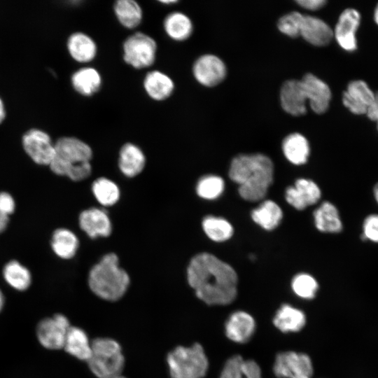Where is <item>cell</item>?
Masks as SVG:
<instances>
[{
	"mask_svg": "<svg viewBox=\"0 0 378 378\" xmlns=\"http://www.w3.org/2000/svg\"><path fill=\"white\" fill-rule=\"evenodd\" d=\"M187 279L197 297L208 305H226L236 298L238 279L235 271L212 254L194 256L187 268Z\"/></svg>",
	"mask_w": 378,
	"mask_h": 378,
	"instance_id": "obj_1",
	"label": "cell"
},
{
	"mask_svg": "<svg viewBox=\"0 0 378 378\" xmlns=\"http://www.w3.org/2000/svg\"><path fill=\"white\" fill-rule=\"evenodd\" d=\"M274 166L267 156L240 154L231 162L229 176L239 185V193L245 200H261L273 181Z\"/></svg>",
	"mask_w": 378,
	"mask_h": 378,
	"instance_id": "obj_2",
	"label": "cell"
},
{
	"mask_svg": "<svg viewBox=\"0 0 378 378\" xmlns=\"http://www.w3.org/2000/svg\"><path fill=\"white\" fill-rule=\"evenodd\" d=\"M55 149L54 158L49 165L53 173L75 181L90 175L92 150L88 144L74 136H62L55 143Z\"/></svg>",
	"mask_w": 378,
	"mask_h": 378,
	"instance_id": "obj_3",
	"label": "cell"
},
{
	"mask_svg": "<svg viewBox=\"0 0 378 378\" xmlns=\"http://www.w3.org/2000/svg\"><path fill=\"white\" fill-rule=\"evenodd\" d=\"M128 274L118 265V258L110 253L102 258L90 271L88 285L98 298L109 302L121 299L130 285Z\"/></svg>",
	"mask_w": 378,
	"mask_h": 378,
	"instance_id": "obj_4",
	"label": "cell"
},
{
	"mask_svg": "<svg viewBox=\"0 0 378 378\" xmlns=\"http://www.w3.org/2000/svg\"><path fill=\"white\" fill-rule=\"evenodd\" d=\"M97 378H113L122 374L125 357L118 342L111 337L92 340L91 355L86 362Z\"/></svg>",
	"mask_w": 378,
	"mask_h": 378,
	"instance_id": "obj_5",
	"label": "cell"
},
{
	"mask_svg": "<svg viewBox=\"0 0 378 378\" xmlns=\"http://www.w3.org/2000/svg\"><path fill=\"white\" fill-rule=\"evenodd\" d=\"M166 360L171 378H203L209 368L207 356L199 343L177 346L167 354Z\"/></svg>",
	"mask_w": 378,
	"mask_h": 378,
	"instance_id": "obj_6",
	"label": "cell"
},
{
	"mask_svg": "<svg viewBox=\"0 0 378 378\" xmlns=\"http://www.w3.org/2000/svg\"><path fill=\"white\" fill-rule=\"evenodd\" d=\"M126 64L136 69L151 66L155 62L158 46L150 36L139 31L128 36L122 45Z\"/></svg>",
	"mask_w": 378,
	"mask_h": 378,
	"instance_id": "obj_7",
	"label": "cell"
},
{
	"mask_svg": "<svg viewBox=\"0 0 378 378\" xmlns=\"http://www.w3.org/2000/svg\"><path fill=\"white\" fill-rule=\"evenodd\" d=\"M68 318L62 314L41 319L36 327V336L39 344L49 350L63 349L66 337L71 328Z\"/></svg>",
	"mask_w": 378,
	"mask_h": 378,
	"instance_id": "obj_8",
	"label": "cell"
},
{
	"mask_svg": "<svg viewBox=\"0 0 378 378\" xmlns=\"http://www.w3.org/2000/svg\"><path fill=\"white\" fill-rule=\"evenodd\" d=\"M22 147L27 155L36 164L50 165L55 153V143L45 131L31 128L22 137Z\"/></svg>",
	"mask_w": 378,
	"mask_h": 378,
	"instance_id": "obj_9",
	"label": "cell"
},
{
	"mask_svg": "<svg viewBox=\"0 0 378 378\" xmlns=\"http://www.w3.org/2000/svg\"><path fill=\"white\" fill-rule=\"evenodd\" d=\"M273 370L278 378H312L314 369L308 355L285 351L276 355Z\"/></svg>",
	"mask_w": 378,
	"mask_h": 378,
	"instance_id": "obj_10",
	"label": "cell"
},
{
	"mask_svg": "<svg viewBox=\"0 0 378 378\" xmlns=\"http://www.w3.org/2000/svg\"><path fill=\"white\" fill-rule=\"evenodd\" d=\"M360 13L354 8H346L340 14L333 30V37L345 51L357 50L356 32L360 24Z\"/></svg>",
	"mask_w": 378,
	"mask_h": 378,
	"instance_id": "obj_11",
	"label": "cell"
},
{
	"mask_svg": "<svg viewBox=\"0 0 378 378\" xmlns=\"http://www.w3.org/2000/svg\"><path fill=\"white\" fill-rule=\"evenodd\" d=\"M226 73V66L223 60L211 54L201 55L192 66L194 78L205 87L217 85L224 80Z\"/></svg>",
	"mask_w": 378,
	"mask_h": 378,
	"instance_id": "obj_12",
	"label": "cell"
},
{
	"mask_svg": "<svg viewBox=\"0 0 378 378\" xmlns=\"http://www.w3.org/2000/svg\"><path fill=\"white\" fill-rule=\"evenodd\" d=\"M375 93L363 80L351 81L342 95V102L349 111L355 115L367 114L373 104Z\"/></svg>",
	"mask_w": 378,
	"mask_h": 378,
	"instance_id": "obj_13",
	"label": "cell"
},
{
	"mask_svg": "<svg viewBox=\"0 0 378 378\" xmlns=\"http://www.w3.org/2000/svg\"><path fill=\"white\" fill-rule=\"evenodd\" d=\"M300 80L312 110L317 114L325 113L332 97L327 83L312 74H307Z\"/></svg>",
	"mask_w": 378,
	"mask_h": 378,
	"instance_id": "obj_14",
	"label": "cell"
},
{
	"mask_svg": "<svg viewBox=\"0 0 378 378\" xmlns=\"http://www.w3.org/2000/svg\"><path fill=\"white\" fill-rule=\"evenodd\" d=\"M280 100L283 109L288 113L299 116L307 112V96L300 80H286L281 86Z\"/></svg>",
	"mask_w": 378,
	"mask_h": 378,
	"instance_id": "obj_15",
	"label": "cell"
},
{
	"mask_svg": "<svg viewBox=\"0 0 378 378\" xmlns=\"http://www.w3.org/2000/svg\"><path fill=\"white\" fill-rule=\"evenodd\" d=\"M321 197V190L312 181L300 178L294 186H290L286 191L287 202L298 210H302L307 206L318 202Z\"/></svg>",
	"mask_w": 378,
	"mask_h": 378,
	"instance_id": "obj_16",
	"label": "cell"
},
{
	"mask_svg": "<svg viewBox=\"0 0 378 378\" xmlns=\"http://www.w3.org/2000/svg\"><path fill=\"white\" fill-rule=\"evenodd\" d=\"M255 322L253 316L243 311H237L230 315L225 324L227 337L237 343H246L253 336Z\"/></svg>",
	"mask_w": 378,
	"mask_h": 378,
	"instance_id": "obj_17",
	"label": "cell"
},
{
	"mask_svg": "<svg viewBox=\"0 0 378 378\" xmlns=\"http://www.w3.org/2000/svg\"><path fill=\"white\" fill-rule=\"evenodd\" d=\"M300 36L312 45L324 46L333 38V30L323 20L304 15Z\"/></svg>",
	"mask_w": 378,
	"mask_h": 378,
	"instance_id": "obj_18",
	"label": "cell"
},
{
	"mask_svg": "<svg viewBox=\"0 0 378 378\" xmlns=\"http://www.w3.org/2000/svg\"><path fill=\"white\" fill-rule=\"evenodd\" d=\"M80 228L91 238L108 237L111 232V223L105 211L91 208L79 216Z\"/></svg>",
	"mask_w": 378,
	"mask_h": 378,
	"instance_id": "obj_19",
	"label": "cell"
},
{
	"mask_svg": "<svg viewBox=\"0 0 378 378\" xmlns=\"http://www.w3.org/2000/svg\"><path fill=\"white\" fill-rule=\"evenodd\" d=\"M66 48L71 57L79 63H88L94 59L97 46L94 39L85 33H72L67 39Z\"/></svg>",
	"mask_w": 378,
	"mask_h": 378,
	"instance_id": "obj_20",
	"label": "cell"
},
{
	"mask_svg": "<svg viewBox=\"0 0 378 378\" xmlns=\"http://www.w3.org/2000/svg\"><path fill=\"white\" fill-rule=\"evenodd\" d=\"M143 86L147 95L158 102L167 99L175 88L172 78L158 70L148 72L144 78Z\"/></svg>",
	"mask_w": 378,
	"mask_h": 378,
	"instance_id": "obj_21",
	"label": "cell"
},
{
	"mask_svg": "<svg viewBox=\"0 0 378 378\" xmlns=\"http://www.w3.org/2000/svg\"><path fill=\"white\" fill-rule=\"evenodd\" d=\"M71 84L78 94L91 97L100 90L102 78L96 69L90 66L82 67L72 74Z\"/></svg>",
	"mask_w": 378,
	"mask_h": 378,
	"instance_id": "obj_22",
	"label": "cell"
},
{
	"mask_svg": "<svg viewBox=\"0 0 378 378\" xmlns=\"http://www.w3.org/2000/svg\"><path fill=\"white\" fill-rule=\"evenodd\" d=\"M63 349L71 356L87 362L91 355L92 340H90L83 329L71 326L66 337Z\"/></svg>",
	"mask_w": 378,
	"mask_h": 378,
	"instance_id": "obj_23",
	"label": "cell"
},
{
	"mask_svg": "<svg viewBox=\"0 0 378 378\" xmlns=\"http://www.w3.org/2000/svg\"><path fill=\"white\" fill-rule=\"evenodd\" d=\"M146 158L141 149L132 143H126L119 153L118 166L127 177H134L144 169Z\"/></svg>",
	"mask_w": 378,
	"mask_h": 378,
	"instance_id": "obj_24",
	"label": "cell"
},
{
	"mask_svg": "<svg viewBox=\"0 0 378 378\" xmlns=\"http://www.w3.org/2000/svg\"><path fill=\"white\" fill-rule=\"evenodd\" d=\"M220 378H262L261 370L254 360L236 355L226 361Z\"/></svg>",
	"mask_w": 378,
	"mask_h": 378,
	"instance_id": "obj_25",
	"label": "cell"
},
{
	"mask_svg": "<svg viewBox=\"0 0 378 378\" xmlns=\"http://www.w3.org/2000/svg\"><path fill=\"white\" fill-rule=\"evenodd\" d=\"M273 323L283 332H295L305 326L306 316L302 310L284 304L276 312Z\"/></svg>",
	"mask_w": 378,
	"mask_h": 378,
	"instance_id": "obj_26",
	"label": "cell"
},
{
	"mask_svg": "<svg viewBox=\"0 0 378 378\" xmlns=\"http://www.w3.org/2000/svg\"><path fill=\"white\" fill-rule=\"evenodd\" d=\"M163 27L169 38L179 42L189 38L193 31L190 18L180 11L168 14L164 19Z\"/></svg>",
	"mask_w": 378,
	"mask_h": 378,
	"instance_id": "obj_27",
	"label": "cell"
},
{
	"mask_svg": "<svg viewBox=\"0 0 378 378\" xmlns=\"http://www.w3.org/2000/svg\"><path fill=\"white\" fill-rule=\"evenodd\" d=\"M282 149L288 160L297 165L305 163L309 155L308 141L299 133L288 135L283 141Z\"/></svg>",
	"mask_w": 378,
	"mask_h": 378,
	"instance_id": "obj_28",
	"label": "cell"
},
{
	"mask_svg": "<svg viewBox=\"0 0 378 378\" xmlns=\"http://www.w3.org/2000/svg\"><path fill=\"white\" fill-rule=\"evenodd\" d=\"M115 15L119 23L127 29H134L141 22L143 10L134 0H118L113 5Z\"/></svg>",
	"mask_w": 378,
	"mask_h": 378,
	"instance_id": "obj_29",
	"label": "cell"
},
{
	"mask_svg": "<svg viewBox=\"0 0 378 378\" xmlns=\"http://www.w3.org/2000/svg\"><path fill=\"white\" fill-rule=\"evenodd\" d=\"M316 228L323 232L337 233L342 229L337 208L330 202H323L314 212Z\"/></svg>",
	"mask_w": 378,
	"mask_h": 378,
	"instance_id": "obj_30",
	"label": "cell"
},
{
	"mask_svg": "<svg viewBox=\"0 0 378 378\" xmlns=\"http://www.w3.org/2000/svg\"><path fill=\"white\" fill-rule=\"evenodd\" d=\"M79 241L76 234L71 230L59 228L55 230L51 238V247L59 258L69 259L74 256Z\"/></svg>",
	"mask_w": 378,
	"mask_h": 378,
	"instance_id": "obj_31",
	"label": "cell"
},
{
	"mask_svg": "<svg viewBox=\"0 0 378 378\" xmlns=\"http://www.w3.org/2000/svg\"><path fill=\"white\" fill-rule=\"evenodd\" d=\"M251 217L262 228L272 230L279 225L282 218V211L274 202L266 200L253 210Z\"/></svg>",
	"mask_w": 378,
	"mask_h": 378,
	"instance_id": "obj_32",
	"label": "cell"
},
{
	"mask_svg": "<svg viewBox=\"0 0 378 378\" xmlns=\"http://www.w3.org/2000/svg\"><path fill=\"white\" fill-rule=\"evenodd\" d=\"M3 276L11 288L19 291L26 290L31 283L29 270L17 260H11L4 266Z\"/></svg>",
	"mask_w": 378,
	"mask_h": 378,
	"instance_id": "obj_33",
	"label": "cell"
},
{
	"mask_svg": "<svg viewBox=\"0 0 378 378\" xmlns=\"http://www.w3.org/2000/svg\"><path fill=\"white\" fill-rule=\"evenodd\" d=\"M202 227L206 234L215 241L227 240L233 233V228L228 221L214 216L204 218L202 221Z\"/></svg>",
	"mask_w": 378,
	"mask_h": 378,
	"instance_id": "obj_34",
	"label": "cell"
},
{
	"mask_svg": "<svg viewBox=\"0 0 378 378\" xmlns=\"http://www.w3.org/2000/svg\"><path fill=\"white\" fill-rule=\"evenodd\" d=\"M92 190L97 200L104 206H111L119 200L118 187L108 178L97 179L92 183Z\"/></svg>",
	"mask_w": 378,
	"mask_h": 378,
	"instance_id": "obj_35",
	"label": "cell"
},
{
	"mask_svg": "<svg viewBox=\"0 0 378 378\" xmlns=\"http://www.w3.org/2000/svg\"><path fill=\"white\" fill-rule=\"evenodd\" d=\"M224 189L223 180L217 176H206L202 178L197 186V195L206 200L217 198Z\"/></svg>",
	"mask_w": 378,
	"mask_h": 378,
	"instance_id": "obj_36",
	"label": "cell"
},
{
	"mask_svg": "<svg viewBox=\"0 0 378 378\" xmlns=\"http://www.w3.org/2000/svg\"><path fill=\"white\" fill-rule=\"evenodd\" d=\"M293 292L300 298L312 299L315 297L318 285L315 279L307 274H297L292 280Z\"/></svg>",
	"mask_w": 378,
	"mask_h": 378,
	"instance_id": "obj_37",
	"label": "cell"
},
{
	"mask_svg": "<svg viewBox=\"0 0 378 378\" xmlns=\"http://www.w3.org/2000/svg\"><path fill=\"white\" fill-rule=\"evenodd\" d=\"M303 18L304 15L299 12H290L279 20L277 27L281 33L290 37H297L300 36Z\"/></svg>",
	"mask_w": 378,
	"mask_h": 378,
	"instance_id": "obj_38",
	"label": "cell"
},
{
	"mask_svg": "<svg viewBox=\"0 0 378 378\" xmlns=\"http://www.w3.org/2000/svg\"><path fill=\"white\" fill-rule=\"evenodd\" d=\"M363 240L369 239L378 243V214H371L365 218L363 225Z\"/></svg>",
	"mask_w": 378,
	"mask_h": 378,
	"instance_id": "obj_39",
	"label": "cell"
},
{
	"mask_svg": "<svg viewBox=\"0 0 378 378\" xmlns=\"http://www.w3.org/2000/svg\"><path fill=\"white\" fill-rule=\"evenodd\" d=\"M15 209V202L12 195L6 192H0V211L9 216Z\"/></svg>",
	"mask_w": 378,
	"mask_h": 378,
	"instance_id": "obj_40",
	"label": "cell"
},
{
	"mask_svg": "<svg viewBox=\"0 0 378 378\" xmlns=\"http://www.w3.org/2000/svg\"><path fill=\"white\" fill-rule=\"evenodd\" d=\"M296 3L305 9L316 10L324 6L326 1L324 0H298Z\"/></svg>",
	"mask_w": 378,
	"mask_h": 378,
	"instance_id": "obj_41",
	"label": "cell"
},
{
	"mask_svg": "<svg viewBox=\"0 0 378 378\" xmlns=\"http://www.w3.org/2000/svg\"><path fill=\"white\" fill-rule=\"evenodd\" d=\"M366 115L370 120L377 122L378 130V92L375 93L374 101Z\"/></svg>",
	"mask_w": 378,
	"mask_h": 378,
	"instance_id": "obj_42",
	"label": "cell"
},
{
	"mask_svg": "<svg viewBox=\"0 0 378 378\" xmlns=\"http://www.w3.org/2000/svg\"><path fill=\"white\" fill-rule=\"evenodd\" d=\"M8 220V216L0 211V234L6 229Z\"/></svg>",
	"mask_w": 378,
	"mask_h": 378,
	"instance_id": "obj_43",
	"label": "cell"
},
{
	"mask_svg": "<svg viewBox=\"0 0 378 378\" xmlns=\"http://www.w3.org/2000/svg\"><path fill=\"white\" fill-rule=\"evenodd\" d=\"M6 116V111L4 103L0 97V125L4 121Z\"/></svg>",
	"mask_w": 378,
	"mask_h": 378,
	"instance_id": "obj_44",
	"label": "cell"
},
{
	"mask_svg": "<svg viewBox=\"0 0 378 378\" xmlns=\"http://www.w3.org/2000/svg\"><path fill=\"white\" fill-rule=\"evenodd\" d=\"M4 304H5V298L1 290L0 289V312H1V310L3 309L4 307Z\"/></svg>",
	"mask_w": 378,
	"mask_h": 378,
	"instance_id": "obj_45",
	"label": "cell"
},
{
	"mask_svg": "<svg viewBox=\"0 0 378 378\" xmlns=\"http://www.w3.org/2000/svg\"><path fill=\"white\" fill-rule=\"evenodd\" d=\"M373 18H374V22L378 25V4H377L374 8Z\"/></svg>",
	"mask_w": 378,
	"mask_h": 378,
	"instance_id": "obj_46",
	"label": "cell"
},
{
	"mask_svg": "<svg viewBox=\"0 0 378 378\" xmlns=\"http://www.w3.org/2000/svg\"><path fill=\"white\" fill-rule=\"evenodd\" d=\"M374 195L377 202L378 203V183L374 186Z\"/></svg>",
	"mask_w": 378,
	"mask_h": 378,
	"instance_id": "obj_47",
	"label": "cell"
},
{
	"mask_svg": "<svg viewBox=\"0 0 378 378\" xmlns=\"http://www.w3.org/2000/svg\"><path fill=\"white\" fill-rule=\"evenodd\" d=\"M160 3L164 4H175L177 3L178 1L176 0H169V1H160Z\"/></svg>",
	"mask_w": 378,
	"mask_h": 378,
	"instance_id": "obj_48",
	"label": "cell"
},
{
	"mask_svg": "<svg viewBox=\"0 0 378 378\" xmlns=\"http://www.w3.org/2000/svg\"><path fill=\"white\" fill-rule=\"evenodd\" d=\"M113 378H127V377H125L123 376L122 374H120V375H118V376L115 377H113Z\"/></svg>",
	"mask_w": 378,
	"mask_h": 378,
	"instance_id": "obj_49",
	"label": "cell"
}]
</instances>
